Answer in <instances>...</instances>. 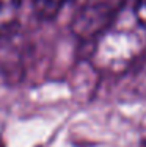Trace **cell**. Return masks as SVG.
Instances as JSON below:
<instances>
[{
    "instance_id": "cell-2",
    "label": "cell",
    "mask_w": 146,
    "mask_h": 147,
    "mask_svg": "<svg viewBox=\"0 0 146 147\" xmlns=\"http://www.w3.org/2000/svg\"><path fill=\"white\" fill-rule=\"evenodd\" d=\"M22 0H0V39L8 36L19 22Z\"/></svg>"
},
{
    "instance_id": "cell-3",
    "label": "cell",
    "mask_w": 146,
    "mask_h": 147,
    "mask_svg": "<svg viewBox=\"0 0 146 147\" xmlns=\"http://www.w3.org/2000/svg\"><path fill=\"white\" fill-rule=\"evenodd\" d=\"M69 0H33V11L38 19L52 20L66 6Z\"/></svg>"
},
{
    "instance_id": "cell-1",
    "label": "cell",
    "mask_w": 146,
    "mask_h": 147,
    "mask_svg": "<svg viewBox=\"0 0 146 147\" xmlns=\"http://www.w3.org/2000/svg\"><path fill=\"white\" fill-rule=\"evenodd\" d=\"M121 0H88L74 19V31L80 36H90L102 28L112 17Z\"/></svg>"
},
{
    "instance_id": "cell-4",
    "label": "cell",
    "mask_w": 146,
    "mask_h": 147,
    "mask_svg": "<svg viewBox=\"0 0 146 147\" xmlns=\"http://www.w3.org/2000/svg\"><path fill=\"white\" fill-rule=\"evenodd\" d=\"M135 16L143 25H146V0L135 2Z\"/></svg>"
}]
</instances>
